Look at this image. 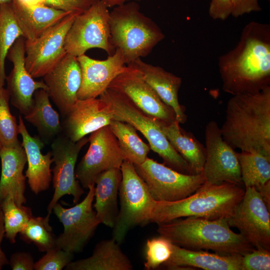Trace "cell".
Here are the masks:
<instances>
[{
    "instance_id": "44",
    "label": "cell",
    "mask_w": 270,
    "mask_h": 270,
    "mask_svg": "<svg viewBox=\"0 0 270 270\" xmlns=\"http://www.w3.org/2000/svg\"><path fill=\"white\" fill-rule=\"evenodd\" d=\"M260 193L264 202L270 210V181L256 188Z\"/></svg>"
},
{
    "instance_id": "14",
    "label": "cell",
    "mask_w": 270,
    "mask_h": 270,
    "mask_svg": "<svg viewBox=\"0 0 270 270\" xmlns=\"http://www.w3.org/2000/svg\"><path fill=\"white\" fill-rule=\"evenodd\" d=\"M204 136L206 160L202 174L205 182L244 186L236 152L223 139L215 120L207 123Z\"/></svg>"
},
{
    "instance_id": "19",
    "label": "cell",
    "mask_w": 270,
    "mask_h": 270,
    "mask_svg": "<svg viewBox=\"0 0 270 270\" xmlns=\"http://www.w3.org/2000/svg\"><path fill=\"white\" fill-rule=\"evenodd\" d=\"M62 124L64 136L76 142L88 134L109 126L114 116L101 98L78 99L64 117Z\"/></svg>"
},
{
    "instance_id": "13",
    "label": "cell",
    "mask_w": 270,
    "mask_h": 270,
    "mask_svg": "<svg viewBox=\"0 0 270 270\" xmlns=\"http://www.w3.org/2000/svg\"><path fill=\"white\" fill-rule=\"evenodd\" d=\"M90 146L75 170L76 179L84 189L95 185L97 177L112 168H120L126 157L109 126L90 134Z\"/></svg>"
},
{
    "instance_id": "17",
    "label": "cell",
    "mask_w": 270,
    "mask_h": 270,
    "mask_svg": "<svg viewBox=\"0 0 270 270\" xmlns=\"http://www.w3.org/2000/svg\"><path fill=\"white\" fill-rule=\"evenodd\" d=\"M25 38L19 37L10 48L6 56L13 68L6 77L7 90L11 104L24 116L31 110L34 92L48 87L44 81H36L27 71L24 63Z\"/></svg>"
},
{
    "instance_id": "5",
    "label": "cell",
    "mask_w": 270,
    "mask_h": 270,
    "mask_svg": "<svg viewBox=\"0 0 270 270\" xmlns=\"http://www.w3.org/2000/svg\"><path fill=\"white\" fill-rule=\"evenodd\" d=\"M112 43L122 52L126 65L148 55L165 38L159 26L140 10L139 4L128 2L110 12Z\"/></svg>"
},
{
    "instance_id": "12",
    "label": "cell",
    "mask_w": 270,
    "mask_h": 270,
    "mask_svg": "<svg viewBox=\"0 0 270 270\" xmlns=\"http://www.w3.org/2000/svg\"><path fill=\"white\" fill-rule=\"evenodd\" d=\"M79 12H72L40 36L25 40V66L33 78L44 76L67 54L66 34Z\"/></svg>"
},
{
    "instance_id": "25",
    "label": "cell",
    "mask_w": 270,
    "mask_h": 270,
    "mask_svg": "<svg viewBox=\"0 0 270 270\" xmlns=\"http://www.w3.org/2000/svg\"><path fill=\"white\" fill-rule=\"evenodd\" d=\"M242 255H222L172 244V253L162 266L168 269L193 267L206 270H242Z\"/></svg>"
},
{
    "instance_id": "1",
    "label": "cell",
    "mask_w": 270,
    "mask_h": 270,
    "mask_svg": "<svg viewBox=\"0 0 270 270\" xmlns=\"http://www.w3.org/2000/svg\"><path fill=\"white\" fill-rule=\"evenodd\" d=\"M218 67L222 90L232 96L270 86V26L248 23L234 48L219 57Z\"/></svg>"
},
{
    "instance_id": "42",
    "label": "cell",
    "mask_w": 270,
    "mask_h": 270,
    "mask_svg": "<svg viewBox=\"0 0 270 270\" xmlns=\"http://www.w3.org/2000/svg\"><path fill=\"white\" fill-rule=\"evenodd\" d=\"M34 262L31 254L26 252L13 253L9 260V264L12 270H33Z\"/></svg>"
},
{
    "instance_id": "31",
    "label": "cell",
    "mask_w": 270,
    "mask_h": 270,
    "mask_svg": "<svg viewBox=\"0 0 270 270\" xmlns=\"http://www.w3.org/2000/svg\"><path fill=\"white\" fill-rule=\"evenodd\" d=\"M245 188H256L270 181V158L256 152H236Z\"/></svg>"
},
{
    "instance_id": "4",
    "label": "cell",
    "mask_w": 270,
    "mask_h": 270,
    "mask_svg": "<svg viewBox=\"0 0 270 270\" xmlns=\"http://www.w3.org/2000/svg\"><path fill=\"white\" fill-rule=\"evenodd\" d=\"M245 192L242 186L204 182L194 192L174 202L154 200L150 222L158 224L190 216L210 220L228 219L234 214Z\"/></svg>"
},
{
    "instance_id": "23",
    "label": "cell",
    "mask_w": 270,
    "mask_h": 270,
    "mask_svg": "<svg viewBox=\"0 0 270 270\" xmlns=\"http://www.w3.org/2000/svg\"><path fill=\"white\" fill-rule=\"evenodd\" d=\"M1 174L0 202L8 196H12L18 206L26 202L24 192L26 177L24 170L27 162L24 148L4 147L0 151Z\"/></svg>"
},
{
    "instance_id": "33",
    "label": "cell",
    "mask_w": 270,
    "mask_h": 270,
    "mask_svg": "<svg viewBox=\"0 0 270 270\" xmlns=\"http://www.w3.org/2000/svg\"><path fill=\"white\" fill-rule=\"evenodd\" d=\"M0 208L4 217V236L10 243L14 244L17 234L32 216L31 208L24 205L18 206L10 196L0 202Z\"/></svg>"
},
{
    "instance_id": "9",
    "label": "cell",
    "mask_w": 270,
    "mask_h": 270,
    "mask_svg": "<svg viewBox=\"0 0 270 270\" xmlns=\"http://www.w3.org/2000/svg\"><path fill=\"white\" fill-rule=\"evenodd\" d=\"M134 166L152 197L156 201L182 200L192 194L205 182L202 173L180 172L148 157L142 164Z\"/></svg>"
},
{
    "instance_id": "2",
    "label": "cell",
    "mask_w": 270,
    "mask_h": 270,
    "mask_svg": "<svg viewBox=\"0 0 270 270\" xmlns=\"http://www.w3.org/2000/svg\"><path fill=\"white\" fill-rule=\"evenodd\" d=\"M220 130L234 149L270 158V86L258 92L232 96Z\"/></svg>"
},
{
    "instance_id": "28",
    "label": "cell",
    "mask_w": 270,
    "mask_h": 270,
    "mask_svg": "<svg viewBox=\"0 0 270 270\" xmlns=\"http://www.w3.org/2000/svg\"><path fill=\"white\" fill-rule=\"evenodd\" d=\"M161 128L173 148L188 164L191 174H201L206 160L204 146L192 133L182 129L176 120L168 124H162Z\"/></svg>"
},
{
    "instance_id": "26",
    "label": "cell",
    "mask_w": 270,
    "mask_h": 270,
    "mask_svg": "<svg viewBox=\"0 0 270 270\" xmlns=\"http://www.w3.org/2000/svg\"><path fill=\"white\" fill-rule=\"evenodd\" d=\"M122 178L120 168H112L101 173L95 181L93 208L100 223L111 228L119 212L118 196Z\"/></svg>"
},
{
    "instance_id": "48",
    "label": "cell",
    "mask_w": 270,
    "mask_h": 270,
    "mask_svg": "<svg viewBox=\"0 0 270 270\" xmlns=\"http://www.w3.org/2000/svg\"></svg>"
},
{
    "instance_id": "30",
    "label": "cell",
    "mask_w": 270,
    "mask_h": 270,
    "mask_svg": "<svg viewBox=\"0 0 270 270\" xmlns=\"http://www.w3.org/2000/svg\"><path fill=\"white\" fill-rule=\"evenodd\" d=\"M109 126L118 140L126 160L134 165L142 164L150 148L139 137L136 130L130 124L118 120H112Z\"/></svg>"
},
{
    "instance_id": "41",
    "label": "cell",
    "mask_w": 270,
    "mask_h": 270,
    "mask_svg": "<svg viewBox=\"0 0 270 270\" xmlns=\"http://www.w3.org/2000/svg\"><path fill=\"white\" fill-rule=\"evenodd\" d=\"M230 0H211L208 8L210 16L214 20H224L231 14Z\"/></svg>"
},
{
    "instance_id": "29",
    "label": "cell",
    "mask_w": 270,
    "mask_h": 270,
    "mask_svg": "<svg viewBox=\"0 0 270 270\" xmlns=\"http://www.w3.org/2000/svg\"><path fill=\"white\" fill-rule=\"evenodd\" d=\"M34 96L33 106L24 118L36 128L44 143L52 142L62 132L59 114L53 108L46 90H36Z\"/></svg>"
},
{
    "instance_id": "37",
    "label": "cell",
    "mask_w": 270,
    "mask_h": 270,
    "mask_svg": "<svg viewBox=\"0 0 270 270\" xmlns=\"http://www.w3.org/2000/svg\"><path fill=\"white\" fill-rule=\"evenodd\" d=\"M34 262V270H62L70 263L74 254L56 246L46 252Z\"/></svg>"
},
{
    "instance_id": "40",
    "label": "cell",
    "mask_w": 270,
    "mask_h": 270,
    "mask_svg": "<svg viewBox=\"0 0 270 270\" xmlns=\"http://www.w3.org/2000/svg\"><path fill=\"white\" fill-rule=\"evenodd\" d=\"M232 10L230 16L238 18L246 14L259 12L262 8L258 0H230Z\"/></svg>"
},
{
    "instance_id": "24",
    "label": "cell",
    "mask_w": 270,
    "mask_h": 270,
    "mask_svg": "<svg viewBox=\"0 0 270 270\" xmlns=\"http://www.w3.org/2000/svg\"><path fill=\"white\" fill-rule=\"evenodd\" d=\"M11 4L25 40H32L40 36L72 12L40 3L28 4L20 0H12Z\"/></svg>"
},
{
    "instance_id": "21",
    "label": "cell",
    "mask_w": 270,
    "mask_h": 270,
    "mask_svg": "<svg viewBox=\"0 0 270 270\" xmlns=\"http://www.w3.org/2000/svg\"><path fill=\"white\" fill-rule=\"evenodd\" d=\"M18 132L22 136V146L26 156L28 168L25 176L31 190L38 194L48 189L52 180V154L51 152L42 154L44 142L40 136H32L29 134L20 115L18 116Z\"/></svg>"
},
{
    "instance_id": "46",
    "label": "cell",
    "mask_w": 270,
    "mask_h": 270,
    "mask_svg": "<svg viewBox=\"0 0 270 270\" xmlns=\"http://www.w3.org/2000/svg\"><path fill=\"white\" fill-rule=\"evenodd\" d=\"M12 0H0V5L12 2Z\"/></svg>"
},
{
    "instance_id": "27",
    "label": "cell",
    "mask_w": 270,
    "mask_h": 270,
    "mask_svg": "<svg viewBox=\"0 0 270 270\" xmlns=\"http://www.w3.org/2000/svg\"><path fill=\"white\" fill-rule=\"evenodd\" d=\"M112 238L98 242L92 254L86 258L72 261L66 270H132V263Z\"/></svg>"
},
{
    "instance_id": "45",
    "label": "cell",
    "mask_w": 270,
    "mask_h": 270,
    "mask_svg": "<svg viewBox=\"0 0 270 270\" xmlns=\"http://www.w3.org/2000/svg\"><path fill=\"white\" fill-rule=\"evenodd\" d=\"M107 6L108 8L116 7L126 3L128 0H101Z\"/></svg>"
},
{
    "instance_id": "36",
    "label": "cell",
    "mask_w": 270,
    "mask_h": 270,
    "mask_svg": "<svg viewBox=\"0 0 270 270\" xmlns=\"http://www.w3.org/2000/svg\"><path fill=\"white\" fill-rule=\"evenodd\" d=\"M172 244L162 236L148 239L146 246L145 269H156L168 261L172 253Z\"/></svg>"
},
{
    "instance_id": "39",
    "label": "cell",
    "mask_w": 270,
    "mask_h": 270,
    "mask_svg": "<svg viewBox=\"0 0 270 270\" xmlns=\"http://www.w3.org/2000/svg\"><path fill=\"white\" fill-rule=\"evenodd\" d=\"M96 0H39V3L65 12L82 13Z\"/></svg>"
},
{
    "instance_id": "20",
    "label": "cell",
    "mask_w": 270,
    "mask_h": 270,
    "mask_svg": "<svg viewBox=\"0 0 270 270\" xmlns=\"http://www.w3.org/2000/svg\"><path fill=\"white\" fill-rule=\"evenodd\" d=\"M82 81L78 99L98 98L113 80L126 67L124 56L118 49L104 60L93 59L85 54L77 57Z\"/></svg>"
},
{
    "instance_id": "11",
    "label": "cell",
    "mask_w": 270,
    "mask_h": 270,
    "mask_svg": "<svg viewBox=\"0 0 270 270\" xmlns=\"http://www.w3.org/2000/svg\"><path fill=\"white\" fill-rule=\"evenodd\" d=\"M88 142L84 137L74 142L64 135H59L52 142L51 152L54 166L52 170L54 194L48 207L45 218L50 221L54 206L65 195L72 196L77 204L84 191L75 174L76 164L78 154Z\"/></svg>"
},
{
    "instance_id": "34",
    "label": "cell",
    "mask_w": 270,
    "mask_h": 270,
    "mask_svg": "<svg viewBox=\"0 0 270 270\" xmlns=\"http://www.w3.org/2000/svg\"><path fill=\"white\" fill-rule=\"evenodd\" d=\"M20 234L24 241L32 242L41 252H46L56 246L57 237L52 232L50 221L45 217L32 216Z\"/></svg>"
},
{
    "instance_id": "38",
    "label": "cell",
    "mask_w": 270,
    "mask_h": 270,
    "mask_svg": "<svg viewBox=\"0 0 270 270\" xmlns=\"http://www.w3.org/2000/svg\"><path fill=\"white\" fill-rule=\"evenodd\" d=\"M242 270H270V250L262 247L254 248L242 256Z\"/></svg>"
},
{
    "instance_id": "3",
    "label": "cell",
    "mask_w": 270,
    "mask_h": 270,
    "mask_svg": "<svg viewBox=\"0 0 270 270\" xmlns=\"http://www.w3.org/2000/svg\"><path fill=\"white\" fill-rule=\"evenodd\" d=\"M227 219L190 216L158 224L160 236L192 250H210L222 255H244L254 248L230 229Z\"/></svg>"
},
{
    "instance_id": "6",
    "label": "cell",
    "mask_w": 270,
    "mask_h": 270,
    "mask_svg": "<svg viewBox=\"0 0 270 270\" xmlns=\"http://www.w3.org/2000/svg\"><path fill=\"white\" fill-rule=\"evenodd\" d=\"M99 98L109 106L114 120L127 122L143 134L150 150L158 154L164 164L180 172L191 174L188 163L162 132V123L144 113L124 94L112 89L107 88Z\"/></svg>"
},
{
    "instance_id": "32",
    "label": "cell",
    "mask_w": 270,
    "mask_h": 270,
    "mask_svg": "<svg viewBox=\"0 0 270 270\" xmlns=\"http://www.w3.org/2000/svg\"><path fill=\"white\" fill-rule=\"evenodd\" d=\"M22 32L16 20L11 2L0 5V88L4 87L6 76L5 60L10 47Z\"/></svg>"
},
{
    "instance_id": "10",
    "label": "cell",
    "mask_w": 270,
    "mask_h": 270,
    "mask_svg": "<svg viewBox=\"0 0 270 270\" xmlns=\"http://www.w3.org/2000/svg\"><path fill=\"white\" fill-rule=\"evenodd\" d=\"M94 188L95 185L90 186L84 199L72 207L65 208L58 202L54 206L52 212L64 226L56 238L57 248L74 254L80 252L94 235L100 224L93 208Z\"/></svg>"
},
{
    "instance_id": "22",
    "label": "cell",
    "mask_w": 270,
    "mask_h": 270,
    "mask_svg": "<svg viewBox=\"0 0 270 270\" xmlns=\"http://www.w3.org/2000/svg\"><path fill=\"white\" fill-rule=\"evenodd\" d=\"M130 66L137 70L144 80L154 90L162 100L174 111L176 120L184 124L187 120L184 108L178 101V94L180 88L181 78L159 66L145 62L138 58Z\"/></svg>"
},
{
    "instance_id": "43",
    "label": "cell",
    "mask_w": 270,
    "mask_h": 270,
    "mask_svg": "<svg viewBox=\"0 0 270 270\" xmlns=\"http://www.w3.org/2000/svg\"><path fill=\"white\" fill-rule=\"evenodd\" d=\"M5 231L2 212L0 208V270L6 265L9 264V260L2 248V242L4 236Z\"/></svg>"
},
{
    "instance_id": "18",
    "label": "cell",
    "mask_w": 270,
    "mask_h": 270,
    "mask_svg": "<svg viewBox=\"0 0 270 270\" xmlns=\"http://www.w3.org/2000/svg\"><path fill=\"white\" fill-rule=\"evenodd\" d=\"M43 77L50 98L64 118L78 100L82 84V70L77 57L67 53Z\"/></svg>"
},
{
    "instance_id": "47",
    "label": "cell",
    "mask_w": 270,
    "mask_h": 270,
    "mask_svg": "<svg viewBox=\"0 0 270 270\" xmlns=\"http://www.w3.org/2000/svg\"><path fill=\"white\" fill-rule=\"evenodd\" d=\"M2 144H1V142H0V150H1V149H2Z\"/></svg>"
},
{
    "instance_id": "15",
    "label": "cell",
    "mask_w": 270,
    "mask_h": 270,
    "mask_svg": "<svg viewBox=\"0 0 270 270\" xmlns=\"http://www.w3.org/2000/svg\"><path fill=\"white\" fill-rule=\"evenodd\" d=\"M227 220L254 248L270 250V210L254 187L245 188L242 200Z\"/></svg>"
},
{
    "instance_id": "8",
    "label": "cell",
    "mask_w": 270,
    "mask_h": 270,
    "mask_svg": "<svg viewBox=\"0 0 270 270\" xmlns=\"http://www.w3.org/2000/svg\"><path fill=\"white\" fill-rule=\"evenodd\" d=\"M108 8L102 0H96L86 11L76 16L66 37L67 53L78 57L92 48L102 49L108 56L114 52Z\"/></svg>"
},
{
    "instance_id": "16",
    "label": "cell",
    "mask_w": 270,
    "mask_h": 270,
    "mask_svg": "<svg viewBox=\"0 0 270 270\" xmlns=\"http://www.w3.org/2000/svg\"><path fill=\"white\" fill-rule=\"evenodd\" d=\"M108 88L124 94L142 112L163 124H170L176 120L174 110L130 66H126Z\"/></svg>"
},
{
    "instance_id": "7",
    "label": "cell",
    "mask_w": 270,
    "mask_h": 270,
    "mask_svg": "<svg viewBox=\"0 0 270 270\" xmlns=\"http://www.w3.org/2000/svg\"><path fill=\"white\" fill-rule=\"evenodd\" d=\"M120 170L122 178L118 190L120 209L112 228V238L120 244L132 228L150 223L154 200L133 164L124 160Z\"/></svg>"
},
{
    "instance_id": "35",
    "label": "cell",
    "mask_w": 270,
    "mask_h": 270,
    "mask_svg": "<svg viewBox=\"0 0 270 270\" xmlns=\"http://www.w3.org/2000/svg\"><path fill=\"white\" fill-rule=\"evenodd\" d=\"M10 95L6 88H0V141L4 147L15 148L22 146L18 139V124L11 114Z\"/></svg>"
}]
</instances>
